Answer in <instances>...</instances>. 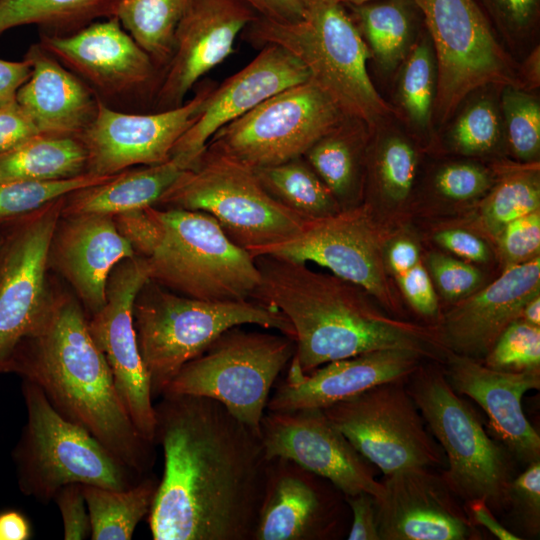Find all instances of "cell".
Returning <instances> with one entry per match:
<instances>
[{
	"instance_id": "6da1fadb",
	"label": "cell",
	"mask_w": 540,
	"mask_h": 540,
	"mask_svg": "<svg viewBox=\"0 0 540 540\" xmlns=\"http://www.w3.org/2000/svg\"><path fill=\"white\" fill-rule=\"evenodd\" d=\"M154 408L164 470L152 538L252 540L270 460L260 434L207 397L163 394Z\"/></svg>"
},
{
	"instance_id": "7a4b0ae2",
	"label": "cell",
	"mask_w": 540,
	"mask_h": 540,
	"mask_svg": "<svg viewBox=\"0 0 540 540\" xmlns=\"http://www.w3.org/2000/svg\"><path fill=\"white\" fill-rule=\"evenodd\" d=\"M254 258L261 275L254 300L291 323L295 352L289 365L304 374L377 350L405 349L444 363L450 354L438 327L388 316L347 280L281 257Z\"/></svg>"
},
{
	"instance_id": "3957f363",
	"label": "cell",
	"mask_w": 540,
	"mask_h": 540,
	"mask_svg": "<svg viewBox=\"0 0 540 540\" xmlns=\"http://www.w3.org/2000/svg\"><path fill=\"white\" fill-rule=\"evenodd\" d=\"M7 373L35 383L62 416L85 428L135 473L149 474L155 444L139 433L122 405L76 297L54 288L45 320L19 344Z\"/></svg>"
},
{
	"instance_id": "277c9868",
	"label": "cell",
	"mask_w": 540,
	"mask_h": 540,
	"mask_svg": "<svg viewBox=\"0 0 540 540\" xmlns=\"http://www.w3.org/2000/svg\"><path fill=\"white\" fill-rule=\"evenodd\" d=\"M114 220L151 281L200 300H254L261 282L255 258L211 215L154 205Z\"/></svg>"
},
{
	"instance_id": "5b68a950",
	"label": "cell",
	"mask_w": 540,
	"mask_h": 540,
	"mask_svg": "<svg viewBox=\"0 0 540 540\" xmlns=\"http://www.w3.org/2000/svg\"><path fill=\"white\" fill-rule=\"evenodd\" d=\"M244 30L251 44L278 45L299 59L346 118L374 125L389 112L367 72L370 51L341 1L304 0L300 19L258 16Z\"/></svg>"
},
{
	"instance_id": "8992f818",
	"label": "cell",
	"mask_w": 540,
	"mask_h": 540,
	"mask_svg": "<svg viewBox=\"0 0 540 540\" xmlns=\"http://www.w3.org/2000/svg\"><path fill=\"white\" fill-rule=\"evenodd\" d=\"M133 323L153 399L162 396L187 362L232 327L258 325L294 336L288 319L261 302L195 299L150 279L135 297Z\"/></svg>"
},
{
	"instance_id": "52a82bcc",
	"label": "cell",
	"mask_w": 540,
	"mask_h": 540,
	"mask_svg": "<svg viewBox=\"0 0 540 540\" xmlns=\"http://www.w3.org/2000/svg\"><path fill=\"white\" fill-rule=\"evenodd\" d=\"M21 392L27 417L11 455L25 496L47 503L68 484L120 490L144 477L62 416L35 383L22 379Z\"/></svg>"
},
{
	"instance_id": "ba28073f",
	"label": "cell",
	"mask_w": 540,
	"mask_h": 540,
	"mask_svg": "<svg viewBox=\"0 0 540 540\" xmlns=\"http://www.w3.org/2000/svg\"><path fill=\"white\" fill-rule=\"evenodd\" d=\"M406 388L445 454L447 469L441 475L450 489L464 503L483 499L494 513L509 509L515 459L489 436L444 369L421 363L406 378Z\"/></svg>"
},
{
	"instance_id": "9c48e42d",
	"label": "cell",
	"mask_w": 540,
	"mask_h": 540,
	"mask_svg": "<svg viewBox=\"0 0 540 540\" xmlns=\"http://www.w3.org/2000/svg\"><path fill=\"white\" fill-rule=\"evenodd\" d=\"M155 206L211 215L251 255L294 238L308 221L273 199L253 169L206 148Z\"/></svg>"
},
{
	"instance_id": "30bf717a",
	"label": "cell",
	"mask_w": 540,
	"mask_h": 540,
	"mask_svg": "<svg viewBox=\"0 0 540 540\" xmlns=\"http://www.w3.org/2000/svg\"><path fill=\"white\" fill-rule=\"evenodd\" d=\"M294 352L290 336L235 326L187 362L163 394L216 400L260 434L271 390Z\"/></svg>"
},
{
	"instance_id": "8fae6325",
	"label": "cell",
	"mask_w": 540,
	"mask_h": 540,
	"mask_svg": "<svg viewBox=\"0 0 540 540\" xmlns=\"http://www.w3.org/2000/svg\"><path fill=\"white\" fill-rule=\"evenodd\" d=\"M346 117L311 80L287 88L217 130L206 149L251 169L303 156Z\"/></svg>"
},
{
	"instance_id": "7c38bea8",
	"label": "cell",
	"mask_w": 540,
	"mask_h": 540,
	"mask_svg": "<svg viewBox=\"0 0 540 540\" xmlns=\"http://www.w3.org/2000/svg\"><path fill=\"white\" fill-rule=\"evenodd\" d=\"M323 411L385 476L446 464L442 448L407 391L406 378L385 382Z\"/></svg>"
},
{
	"instance_id": "4fadbf2b",
	"label": "cell",
	"mask_w": 540,
	"mask_h": 540,
	"mask_svg": "<svg viewBox=\"0 0 540 540\" xmlns=\"http://www.w3.org/2000/svg\"><path fill=\"white\" fill-rule=\"evenodd\" d=\"M64 197L0 227V373L45 320L54 295L48 279Z\"/></svg>"
},
{
	"instance_id": "5bb4252c",
	"label": "cell",
	"mask_w": 540,
	"mask_h": 540,
	"mask_svg": "<svg viewBox=\"0 0 540 540\" xmlns=\"http://www.w3.org/2000/svg\"><path fill=\"white\" fill-rule=\"evenodd\" d=\"M414 1L434 46L437 80L433 107L439 118H449L477 88L514 84L488 18L474 0Z\"/></svg>"
},
{
	"instance_id": "9a60e30c",
	"label": "cell",
	"mask_w": 540,
	"mask_h": 540,
	"mask_svg": "<svg viewBox=\"0 0 540 540\" xmlns=\"http://www.w3.org/2000/svg\"><path fill=\"white\" fill-rule=\"evenodd\" d=\"M259 255L316 263L361 287L390 311H399L387 278L379 234L366 206L308 220L294 238L252 256Z\"/></svg>"
},
{
	"instance_id": "2e32d148",
	"label": "cell",
	"mask_w": 540,
	"mask_h": 540,
	"mask_svg": "<svg viewBox=\"0 0 540 540\" xmlns=\"http://www.w3.org/2000/svg\"><path fill=\"white\" fill-rule=\"evenodd\" d=\"M148 280L147 268L139 257L119 262L109 274L105 304L88 317V329L108 363L131 421L147 441L154 443L155 408L133 323L135 297Z\"/></svg>"
},
{
	"instance_id": "e0dca14e",
	"label": "cell",
	"mask_w": 540,
	"mask_h": 540,
	"mask_svg": "<svg viewBox=\"0 0 540 540\" xmlns=\"http://www.w3.org/2000/svg\"><path fill=\"white\" fill-rule=\"evenodd\" d=\"M215 87L206 84L181 106L150 114L120 112L99 98L94 119L78 136L87 152L86 172L114 175L133 166L167 161Z\"/></svg>"
},
{
	"instance_id": "ac0fdd59",
	"label": "cell",
	"mask_w": 540,
	"mask_h": 540,
	"mask_svg": "<svg viewBox=\"0 0 540 540\" xmlns=\"http://www.w3.org/2000/svg\"><path fill=\"white\" fill-rule=\"evenodd\" d=\"M260 436L268 459L282 457L331 482L344 496L365 492L378 500L383 484L372 465L323 409L265 412Z\"/></svg>"
},
{
	"instance_id": "d6986e66",
	"label": "cell",
	"mask_w": 540,
	"mask_h": 540,
	"mask_svg": "<svg viewBox=\"0 0 540 540\" xmlns=\"http://www.w3.org/2000/svg\"><path fill=\"white\" fill-rule=\"evenodd\" d=\"M346 500L331 482L292 460H269L252 540H327L343 537Z\"/></svg>"
},
{
	"instance_id": "ffe728a7",
	"label": "cell",
	"mask_w": 540,
	"mask_h": 540,
	"mask_svg": "<svg viewBox=\"0 0 540 540\" xmlns=\"http://www.w3.org/2000/svg\"><path fill=\"white\" fill-rule=\"evenodd\" d=\"M433 468L385 476L375 500L380 540H480L464 502Z\"/></svg>"
},
{
	"instance_id": "44dd1931",
	"label": "cell",
	"mask_w": 540,
	"mask_h": 540,
	"mask_svg": "<svg viewBox=\"0 0 540 540\" xmlns=\"http://www.w3.org/2000/svg\"><path fill=\"white\" fill-rule=\"evenodd\" d=\"M258 16L245 0H195L177 27L156 92L157 107L181 106L195 83L233 52L237 36Z\"/></svg>"
},
{
	"instance_id": "7402d4cb",
	"label": "cell",
	"mask_w": 540,
	"mask_h": 540,
	"mask_svg": "<svg viewBox=\"0 0 540 540\" xmlns=\"http://www.w3.org/2000/svg\"><path fill=\"white\" fill-rule=\"evenodd\" d=\"M40 45L94 92L131 95L149 85L157 64L114 16L66 35L41 33Z\"/></svg>"
},
{
	"instance_id": "603a6c76",
	"label": "cell",
	"mask_w": 540,
	"mask_h": 540,
	"mask_svg": "<svg viewBox=\"0 0 540 540\" xmlns=\"http://www.w3.org/2000/svg\"><path fill=\"white\" fill-rule=\"evenodd\" d=\"M445 364L444 372L453 390L482 408L492 435L515 461L525 466L540 461V436L522 407L524 394L540 388V369L499 371L452 352Z\"/></svg>"
},
{
	"instance_id": "cb8c5ba5",
	"label": "cell",
	"mask_w": 540,
	"mask_h": 540,
	"mask_svg": "<svg viewBox=\"0 0 540 540\" xmlns=\"http://www.w3.org/2000/svg\"><path fill=\"white\" fill-rule=\"evenodd\" d=\"M309 80L307 68L286 49L263 46L248 65L214 88L203 112L178 140L171 156H182L194 166L221 127L271 96Z\"/></svg>"
},
{
	"instance_id": "d4e9b609",
	"label": "cell",
	"mask_w": 540,
	"mask_h": 540,
	"mask_svg": "<svg viewBox=\"0 0 540 540\" xmlns=\"http://www.w3.org/2000/svg\"><path fill=\"white\" fill-rule=\"evenodd\" d=\"M423 357L405 349H386L326 363L308 374L290 366L275 383L267 411L324 409L385 382L405 379Z\"/></svg>"
},
{
	"instance_id": "484cf974",
	"label": "cell",
	"mask_w": 540,
	"mask_h": 540,
	"mask_svg": "<svg viewBox=\"0 0 540 540\" xmlns=\"http://www.w3.org/2000/svg\"><path fill=\"white\" fill-rule=\"evenodd\" d=\"M537 295H540L539 255L506 266L487 287L462 298L438 326L441 338L452 353L484 358L501 333L520 319L524 306Z\"/></svg>"
},
{
	"instance_id": "4316f807",
	"label": "cell",
	"mask_w": 540,
	"mask_h": 540,
	"mask_svg": "<svg viewBox=\"0 0 540 540\" xmlns=\"http://www.w3.org/2000/svg\"><path fill=\"white\" fill-rule=\"evenodd\" d=\"M135 257L114 216L62 215L51 241L49 267L70 284L89 316L106 301V283L122 260Z\"/></svg>"
},
{
	"instance_id": "83f0119b",
	"label": "cell",
	"mask_w": 540,
	"mask_h": 540,
	"mask_svg": "<svg viewBox=\"0 0 540 540\" xmlns=\"http://www.w3.org/2000/svg\"><path fill=\"white\" fill-rule=\"evenodd\" d=\"M32 72L16 100L39 133L78 137L94 119L99 96L76 74L33 44L25 57Z\"/></svg>"
},
{
	"instance_id": "f1b7e54d",
	"label": "cell",
	"mask_w": 540,
	"mask_h": 540,
	"mask_svg": "<svg viewBox=\"0 0 540 540\" xmlns=\"http://www.w3.org/2000/svg\"><path fill=\"white\" fill-rule=\"evenodd\" d=\"M191 167L184 157L174 155L163 163L126 169L106 182L66 195L62 215L116 216L154 206L178 177Z\"/></svg>"
},
{
	"instance_id": "f546056e",
	"label": "cell",
	"mask_w": 540,
	"mask_h": 540,
	"mask_svg": "<svg viewBox=\"0 0 540 540\" xmlns=\"http://www.w3.org/2000/svg\"><path fill=\"white\" fill-rule=\"evenodd\" d=\"M86 169L87 152L76 136L40 133L0 153V182L67 179Z\"/></svg>"
},
{
	"instance_id": "4dcf8cb0",
	"label": "cell",
	"mask_w": 540,
	"mask_h": 540,
	"mask_svg": "<svg viewBox=\"0 0 540 540\" xmlns=\"http://www.w3.org/2000/svg\"><path fill=\"white\" fill-rule=\"evenodd\" d=\"M122 0H0V36L25 25L66 35L114 17Z\"/></svg>"
},
{
	"instance_id": "1f68e13d",
	"label": "cell",
	"mask_w": 540,
	"mask_h": 540,
	"mask_svg": "<svg viewBox=\"0 0 540 540\" xmlns=\"http://www.w3.org/2000/svg\"><path fill=\"white\" fill-rule=\"evenodd\" d=\"M159 480L146 475L126 489L83 485L93 540H130L138 523L148 516Z\"/></svg>"
},
{
	"instance_id": "d6a6232c",
	"label": "cell",
	"mask_w": 540,
	"mask_h": 540,
	"mask_svg": "<svg viewBox=\"0 0 540 540\" xmlns=\"http://www.w3.org/2000/svg\"><path fill=\"white\" fill-rule=\"evenodd\" d=\"M253 170L273 199L305 220L328 217L342 210L303 156Z\"/></svg>"
},
{
	"instance_id": "836d02e7",
	"label": "cell",
	"mask_w": 540,
	"mask_h": 540,
	"mask_svg": "<svg viewBox=\"0 0 540 540\" xmlns=\"http://www.w3.org/2000/svg\"><path fill=\"white\" fill-rule=\"evenodd\" d=\"M355 24L367 39L380 65L393 69L405 56L413 30L414 0H377L348 5Z\"/></svg>"
},
{
	"instance_id": "e575fe53",
	"label": "cell",
	"mask_w": 540,
	"mask_h": 540,
	"mask_svg": "<svg viewBox=\"0 0 540 540\" xmlns=\"http://www.w3.org/2000/svg\"><path fill=\"white\" fill-rule=\"evenodd\" d=\"M195 0H122L115 17L157 65L168 63L177 27Z\"/></svg>"
},
{
	"instance_id": "d590c367",
	"label": "cell",
	"mask_w": 540,
	"mask_h": 540,
	"mask_svg": "<svg viewBox=\"0 0 540 540\" xmlns=\"http://www.w3.org/2000/svg\"><path fill=\"white\" fill-rule=\"evenodd\" d=\"M343 122L315 142L303 157L346 210L357 206L358 155L355 139L343 128Z\"/></svg>"
},
{
	"instance_id": "8d00e7d4",
	"label": "cell",
	"mask_w": 540,
	"mask_h": 540,
	"mask_svg": "<svg viewBox=\"0 0 540 540\" xmlns=\"http://www.w3.org/2000/svg\"><path fill=\"white\" fill-rule=\"evenodd\" d=\"M114 175L84 173L67 179L0 182V227L74 191L106 182Z\"/></svg>"
},
{
	"instance_id": "74e56055",
	"label": "cell",
	"mask_w": 540,
	"mask_h": 540,
	"mask_svg": "<svg viewBox=\"0 0 540 540\" xmlns=\"http://www.w3.org/2000/svg\"><path fill=\"white\" fill-rule=\"evenodd\" d=\"M540 210V183L536 170H519L504 177L482 207V221L497 238L506 224Z\"/></svg>"
},
{
	"instance_id": "f35d334b",
	"label": "cell",
	"mask_w": 540,
	"mask_h": 540,
	"mask_svg": "<svg viewBox=\"0 0 540 540\" xmlns=\"http://www.w3.org/2000/svg\"><path fill=\"white\" fill-rule=\"evenodd\" d=\"M436 61L428 39H422L411 51L400 80L401 102L410 119L425 127L436 93Z\"/></svg>"
},
{
	"instance_id": "ab89813d",
	"label": "cell",
	"mask_w": 540,
	"mask_h": 540,
	"mask_svg": "<svg viewBox=\"0 0 540 540\" xmlns=\"http://www.w3.org/2000/svg\"><path fill=\"white\" fill-rule=\"evenodd\" d=\"M489 368L522 372L540 369V327L522 319L513 321L484 357Z\"/></svg>"
},
{
	"instance_id": "60d3db41",
	"label": "cell",
	"mask_w": 540,
	"mask_h": 540,
	"mask_svg": "<svg viewBox=\"0 0 540 540\" xmlns=\"http://www.w3.org/2000/svg\"><path fill=\"white\" fill-rule=\"evenodd\" d=\"M508 138L522 160L536 158L540 150V106L537 99L507 86L502 97Z\"/></svg>"
},
{
	"instance_id": "b9f144b4",
	"label": "cell",
	"mask_w": 540,
	"mask_h": 540,
	"mask_svg": "<svg viewBox=\"0 0 540 540\" xmlns=\"http://www.w3.org/2000/svg\"><path fill=\"white\" fill-rule=\"evenodd\" d=\"M377 176L384 194L394 202L409 195L417 167V156L412 146L399 137L389 138L377 157Z\"/></svg>"
},
{
	"instance_id": "7bdbcfd3",
	"label": "cell",
	"mask_w": 540,
	"mask_h": 540,
	"mask_svg": "<svg viewBox=\"0 0 540 540\" xmlns=\"http://www.w3.org/2000/svg\"><path fill=\"white\" fill-rule=\"evenodd\" d=\"M500 122L493 104L478 101L468 107L458 118L452 138L458 150L467 154L483 153L497 143Z\"/></svg>"
},
{
	"instance_id": "ee69618b",
	"label": "cell",
	"mask_w": 540,
	"mask_h": 540,
	"mask_svg": "<svg viewBox=\"0 0 540 540\" xmlns=\"http://www.w3.org/2000/svg\"><path fill=\"white\" fill-rule=\"evenodd\" d=\"M506 266L526 262L539 254L540 211L512 220L497 236Z\"/></svg>"
},
{
	"instance_id": "f6af8a7d",
	"label": "cell",
	"mask_w": 540,
	"mask_h": 540,
	"mask_svg": "<svg viewBox=\"0 0 540 540\" xmlns=\"http://www.w3.org/2000/svg\"><path fill=\"white\" fill-rule=\"evenodd\" d=\"M509 508L523 527L532 536L540 531V461L526 466L514 477L509 488Z\"/></svg>"
},
{
	"instance_id": "bcb514c9",
	"label": "cell",
	"mask_w": 540,
	"mask_h": 540,
	"mask_svg": "<svg viewBox=\"0 0 540 540\" xmlns=\"http://www.w3.org/2000/svg\"><path fill=\"white\" fill-rule=\"evenodd\" d=\"M428 266L442 295L449 300L468 296L477 289L482 280L476 267L450 256L431 254Z\"/></svg>"
},
{
	"instance_id": "7dc6e473",
	"label": "cell",
	"mask_w": 540,
	"mask_h": 540,
	"mask_svg": "<svg viewBox=\"0 0 540 540\" xmlns=\"http://www.w3.org/2000/svg\"><path fill=\"white\" fill-rule=\"evenodd\" d=\"M490 177L481 167L467 163L451 164L439 171L435 179L438 191L452 200H469L484 193Z\"/></svg>"
},
{
	"instance_id": "c3c4849f",
	"label": "cell",
	"mask_w": 540,
	"mask_h": 540,
	"mask_svg": "<svg viewBox=\"0 0 540 540\" xmlns=\"http://www.w3.org/2000/svg\"><path fill=\"white\" fill-rule=\"evenodd\" d=\"M53 500L61 514L65 540H82L91 536L90 517L82 484L65 485Z\"/></svg>"
},
{
	"instance_id": "681fc988",
	"label": "cell",
	"mask_w": 540,
	"mask_h": 540,
	"mask_svg": "<svg viewBox=\"0 0 540 540\" xmlns=\"http://www.w3.org/2000/svg\"><path fill=\"white\" fill-rule=\"evenodd\" d=\"M396 279L404 297L417 313L425 317H434L438 313L437 296L429 274L420 262Z\"/></svg>"
},
{
	"instance_id": "f907efd6",
	"label": "cell",
	"mask_w": 540,
	"mask_h": 540,
	"mask_svg": "<svg viewBox=\"0 0 540 540\" xmlns=\"http://www.w3.org/2000/svg\"><path fill=\"white\" fill-rule=\"evenodd\" d=\"M482 3L503 26L514 31L532 27L539 12V0H474Z\"/></svg>"
},
{
	"instance_id": "816d5d0a",
	"label": "cell",
	"mask_w": 540,
	"mask_h": 540,
	"mask_svg": "<svg viewBox=\"0 0 540 540\" xmlns=\"http://www.w3.org/2000/svg\"><path fill=\"white\" fill-rule=\"evenodd\" d=\"M40 134L28 113L17 100L0 105V153Z\"/></svg>"
},
{
	"instance_id": "f5cc1de1",
	"label": "cell",
	"mask_w": 540,
	"mask_h": 540,
	"mask_svg": "<svg viewBox=\"0 0 540 540\" xmlns=\"http://www.w3.org/2000/svg\"><path fill=\"white\" fill-rule=\"evenodd\" d=\"M345 500L352 513L347 539L380 540L374 497L361 492L345 496Z\"/></svg>"
},
{
	"instance_id": "db71d44e",
	"label": "cell",
	"mask_w": 540,
	"mask_h": 540,
	"mask_svg": "<svg viewBox=\"0 0 540 540\" xmlns=\"http://www.w3.org/2000/svg\"><path fill=\"white\" fill-rule=\"evenodd\" d=\"M435 240L452 253L469 261L484 262L489 257L487 245L476 235L462 229H445Z\"/></svg>"
},
{
	"instance_id": "11a10c76",
	"label": "cell",
	"mask_w": 540,
	"mask_h": 540,
	"mask_svg": "<svg viewBox=\"0 0 540 540\" xmlns=\"http://www.w3.org/2000/svg\"><path fill=\"white\" fill-rule=\"evenodd\" d=\"M32 72L31 63L9 61L0 58V105L16 100L19 88L28 80Z\"/></svg>"
},
{
	"instance_id": "9f6ffc18",
	"label": "cell",
	"mask_w": 540,
	"mask_h": 540,
	"mask_svg": "<svg viewBox=\"0 0 540 540\" xmlns=\"http://www.w3.org/2000/svg\"><path fill=\"white\" fill-rule=\"evenodd\" d=\"M465 507L471 521L479 528H485L499 540H519L520 536L505 528L497 519L494 512L483 499H473L465 502Z\"/></svg>"
},
{
	"instance_id": "6f0895ef",
	"label": "cell",
	"mask_w": 540,
	"mask_h": 540,
	"mask_svg": "<svg viewBox=\"0 0 540 540\" xmlns=\"http://www.w3.org/2000/svg\"><path fill=\"white\" fill-rule=\"evenodd\" d=\"M262 17L278 21L292 22L301 18L304 0H245Z\"/></svg>"
},
{
	"instance_id": "680465c9",
	"label": "cell",
	"mask_w": 540,
	"mask_h": 540,
	"mask_svg": "<svg viewBox=\"0 0 540 540\" xmlns=\"http://www.w3.org/2000/svg\"><path fill=\"white\" fill-rule=\"evenodd\" d=\"M387 259L395 276L403 274L420 262L417 246L407 239L395 241L388 250Z\"/></svg>"
},
{
	"instance_id": "91938a15",
	"label": "cell",
	"mask_w": 540,
	"mask_h": 540,
	"mask_svg": "<svg viewBox=\"0 0 540 540\" xmlns=\"http://www.w3.org/2000/svg\"><path fill=\"white\" fill-rule=\"evenodd\" d=\"M31 529L28 520L17 511L0 513V540H27Z\"/></svg>"
},
{
	"instance_id": "94428289",
	"label": "cell",
	"mask_w": 540,
	"mask_h": 540,
	"mask_svg": "<svg viewBox=\"0 0 540 540\" xmlns=\"http://www.w3.org/2000/svg\"><path fill=\"white\" fill-rule=\"evenodd\" d=\"M520 319L540 327V295L535 296L524 306Z\"/></svg>"
},
{
	"instance_id": "6125c7cd",
	"label": "cell",
	"mask_w": 540,
	"mask_h": 540,
	"mask_svg": "<svg viewBox=\"0 0 540 540\" xmlns=\"http://www.w3.org/2000/svg\"><path fill=\"white\" fill-rule=\"evenodd\" d=\"M539 53L538 51L536 53H533L531 58L529 59L528 61V75H531L532 74V79L534 81H536V77L537 79L539 78Z\"/></svg>"
},
{
	"instance_id": "be15d7a7",
	"label": "cell",
	"mask_w": 540,
	"mask_h": 540,
	"mask_svg": "<svg viewBox=\"0 0 540 540\" xmlns=\"http://www.w3.org/2000/svg\"><path fill=\"white\" fill-rule=\"evenodd\" d=\"M339 1H341L344 5L357 6V5H361V4H365V3H369V2H373L377 0H339Z\"/></svg>"
}]
</instances>
